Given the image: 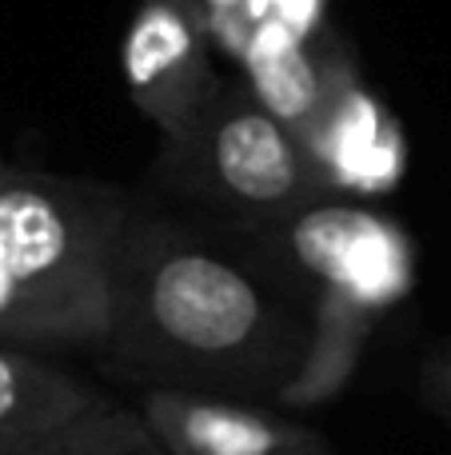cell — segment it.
<instances>
[{
  "label": "cell",
  "mask_w": 451,
  "mask_h": 455,
  "mask_svg": "<svg viewBox=\"0 0 451 455\" xmlns=\"http://www.w3.org/2000/svg\"><path fill=\"white\" fill-rule=\"evenodd\" d=\"M312 339L316 315L308 320L236 251L148 216L124 228L104 352L144 387L284 400Z\"/></svg>",
  "instance_id": "obj_1"
},
{
  "label": "cell",
  "mask_w": 451,
  "mask_h": 455,
  "mask_svg": "<svg viewBox=\"0 0 451 455\" xmlns=\"http://www.w3.org/2000/svg\"><path fill=\"white\" fill-rule=\"evenodd\" d=\"M112 184L52 172L0 176V344L24 352H104L112 264L132 224Z\"/></svg>",
  "instance_id": "obj_2"
},
{
  "label": "cell",
  "mask_w": 451,
  "mask_h": 455,
  "mask_svg": "<svg viewBox=\"0 0 451 455\" xmlns=\"http://www.w3.org/2000/svg\"><path fill=\"white\" fill-rule=\"evenodd\" d=\"M168 168L184 192L264 224L316 204L324 192L300 140L240 88H216L204 112L168 136Z\"/></svg>",
  "instance_id": "obj_3"
},
{
  "label": "cell",
  "mask_w": 451,
  "mask_h": 455,
  "mask_svg": "<svg viewBox=\"0 0 451 455\" xmlns=\"http://www.w3.org/2000/svg\"><path fill=\"white\" fill-rule=\"evenodd\" d=\"M0 435L52 455H164L136 403L8 344H0Z\"/></svg>",
  "instance_id": "obj_4"
},
{
  "label": "cell",
  "mask_w": 451,
  "mask_h": 455,
  "mask_svg": "<svg viewBox=\"0 0 451 455\" xmlns=\"http://www.w3.org/2000/svg\"><path fill=\"white\" fill-rule=\"evenodd\" d=\"M272 232L296 272L316 283V304L328 299L376 315L412 291V243L376 212L316 200L276 220Z\"/></svg>",
  "instance_id": "obj_5"
},
{
  "label": "cell",
  "mask_w": 451,
  "mask_h": 455,
  "mask_svg": "<svg viewBox=\"0 0 451 455\" xmlns=\"http://www.w3.org/2000/svg\"><path fill=\"white\" fill-rule=\"evenodd\" d=\"M124 76L136 104L168 136L204 112L220 84L208 72L196 0H144L124 36Z\"/></svg>",
  "instance_id": "obj_6"
},
{
  "label": "cell",
  "mask_w": 451,
  "mask_h": 455,
  "mask_svg": "<svg viewBox=\"0 0 451 455\" xmlns=\"http://www.w3.org/2000/svg\"><path fill=\"white\" fill-rule=\"evenodd\" d=\"M136 411L164 455H300L328 451L312 427L272 416L264 408L224 395L172 392V387H140Z\"/></svg>",
  "instance_id": "obj_7"
},
{
  "label": "cell",
  "mask_w": 451,
  "mask_h": 455,
  "mask_svg": "<svg viewBox=\"0 0 451 455\" xmlns=\"http://www.w3.org/2000/svg\"><path fill=\"white\" fill-rule=\"evenodd\" d=\"M300 148L324 188L380 192L400 172V148L392 140V128L384 124V112L348 80L340 88L332 84V96Z\"/></svg>",
  "instance_id": "obj_8"
},
{
  "label": "cell",
  "mask_w": 451,
  "mask_h": 455,
  "mask_svg": "<svg viewBox=\"0 0 451 455\" xmlns=\"http://www.w3.org/2000/svg\"><path fill=\"white\" fill-rule=\"evenodd\" d=\"M240 60H244L252 96L296 140H304L332 96V80L316 68V60L304 48V36L280 20H264L248 36Z\"/></svg>",
  "instance_id": "obj_9"
},
{
  "label": "cell",
  "mask_w": 451,
  "mask_h": 455,
  "mask_svg": "<svg viewBox=\"0 0 451 455\" xmlns=\"http://www.w3.org/2000/svg\"><path fill=\"white\" fill-rule=\"evenodd\" d=\"M436 395L451 408V352L436 363Z\"/></svg>",
  "instance_id": "obj_10"
},
{
  "label": "cell",
  "mask_w": 451,
  "mask_h": 455,
  "mask_svg": "<svg viewBox=\"0 0 451 455\" xmlns=\"http://www.w3.org/2000/svg\"><path fill=\"white\" fill-rule=\"evenodd\" d=\"M0 455H52V451H40V448H24V443H12L0 435Z\"/></svg>",
  "instance_id": "obj_11"
},
{
  "label": "cell",
  "mask_w": 451,
  "mask_h": 455,
  "mask_svg": "<svg viewBox=\"0 0 451 455\" xmlns=\"http://www.w3.org/2000/svg\"><path fill=\"white\" fill-rule=\"evenodd\" d=\"M8 172V164H4V160H0V176H4Z\"/></svg>",
  "instance_id": "obj_12"
},
{
  "label": "cell",
  "mask_w": 451,
  "mask_h": 455,
  "mask_svg": "<svg viewBox=\"0 0 451 455\" xmlns=\"http://www.w3.org/2000/svg\"><path fill=\"white\" fill-rule=\"evenodd\" d=\"M300 455H328V451H300Z\"/></svg>",
  "instance_id": "obj_13"
}]
</instances>
